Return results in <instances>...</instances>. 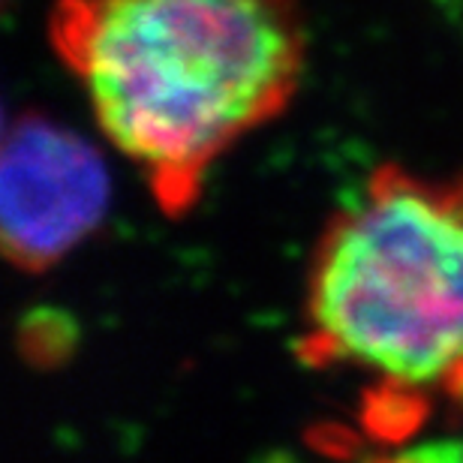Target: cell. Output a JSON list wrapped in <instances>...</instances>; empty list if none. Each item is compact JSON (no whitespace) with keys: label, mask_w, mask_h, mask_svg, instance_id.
<instances>
[{"label":"cell","mask_w":463,"mask_h":463,"mask_svg":"<svg viewBox=\"0 0 463 463\" xmlns=\"http://www.w3.org/2000/svg\"><path fill=\"white\" fill-rule=\"evenodd\" d=\"M6 133V120H4V109H0V138H4Z\"/></svg>","instance_id":"cell-4"},{"label":"cell","mask_w":463,"mask_h":463,"mask_svg":"<svg viewBox=\"0 0 463 463\" xmlns=\"http://www.w3.org/2000/svg\"><path fill=\"white\" fill-rule=\"evenodd\" d=\"M460 455H463V449H460Z\"/></svg>","instance_id":"cell-5"},{"label":"cell","mask_w":463,"mask_h":463,"mask_svg":"<svg viewBox=\"0 0 463 463\" xmlns=\"http://www.w3.org/2000/svg\"><path fill=\"white\" fill-rule=\"evenodd\" d=\"M301 358L370 379L364 428L401 439L463 406V172L379 165L319 238Z\"/></svg>","instance_id":"cell-2"},{"label":"cell","mask_w":463,"mask_h":463,"mask_svg":"<svg viewBox=\"0 0 463 463\" xmlns=\"http://www.w3.org/2000/svg\"><path fill=\"white\" fill-rule=\"evenodd\" d=\"M52 36L99 133L169 214L289 106L307 61L298 0H61Z\"/></svg>","instance_id":"cell-1"},{"label":"cell","mask_w":463,"mask_h":463,"mask_svg":"<svg viewBox=\"0 0 463 463\" xmlns=\"http://www.w3.org/2000/svg\"><path fill=\"white\" fill-rule=\"evenodd\" d=\"M112 172L103 151L67 124L24 118L0 138V256L43 271L103 226Z\"/></svg>","instance_id":"cell-3"},{"label":"cell","mask_w":463,"mask_h":463,"mask_svg":"<svg viewBox=\"0 0 463 463\" xmlns=\"http://www.w3.org/2000/svg\"><path fill=\"white\" fill-rule=\"evenodd\" d=\"M0 4H4V0H0Z\"/></svg>","instance_id":"cell-6"}]
</instances>
